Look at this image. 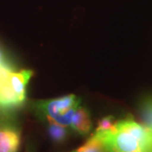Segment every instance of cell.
Returning <instances> with one entry per match:
<instances>
[{
	"label": "cell",
	"instance_id": "9",
	"mask_svg": "<svg viewBox=\"0 0 152 152\" xmlns=\"http://www.w3.org/2000/svg\"><path fill=\"white\" fill-rule=\"evenodd\" d=\"M9 64V63L5 58V56L4 54L2 49L0 48V64Z\"/></svg>",
	"mask_w": 152,
	"mask_h": 152
},
{
	"label": "cell",
	"instance_id": "5",
	"mask_svg": "<svg viewBox=\"0 0 152 152\" xmlns=\"http://www.w3.org/2000/svg\"><path fill=\"white\" fill-rule=\"evenodd\" d=\"M140 116L144 125L152 129V96H148L142 99Z\"/></svg>",
	"mask_w": 152,
	"mask_h": 152
},
{
	"label": "cell",
	"instance_id": "6",
	"mask_svg": "<svg viewBox=\"0 0 152 152\" xmlns=\"http://www.w3.org/2000/svg\"><path fill=\"white\" fill-rule=\"evenodd\" d=\"M48 134L53 141L61 143L66 140L68 135V131L65 129V127L62 125L55 123H49Z\"/></svg>",
	"mask_w": 152,
	"mask_h": 152
},
{
	"label": "cell",
	"instance_id": "7",
	"mask_svg": "<svg viewBox=\"0 0 152 152\" xmlns=\"http://www.w3.org/2000/svg\"><path fill=\"white\" fill-rule=\"evenodd\" d=\"M79 152H107L102 144L97 139L92 136L88 141L80 148L78 149Z\"/></svg>",
	"mask_w": 152,
	"mask_h": 152
},
{
	"label": "cell",
	"instance_id": "4",
	"mask_svg": "<svg viewBox=\"0 0 152 152\" xmlns=\"http://www.w3.org/2000/svg\"><path fill=\"white\" fill-rule=\"evenodd\" d=\"M92 127L90 113L85 107L80 106L75 113L71 128L81 135L87 134Z\"/></svg>",
	"mask_w": 152,
	"mask_h": 152
},
{
	"label": "cell",
	"instance_id": "3",
	"mask_svg": "<svg viewBox=\"0 0 152 152\" xmlns=\"http://www.w3.org/2000/svg\"><path fill=\"white\" fill-rule=\"evenodd\" d=\"M20 136L15 128L10 125L0 126V152H17Z\"/></svg>",
	"mask_w": 152,
	"mask_h": 152
},
{
	"label": "cell",
	"instance_id": "1",
	"mask_svg": "<svg viewBox=\"0 0 152 152\" xmlns=\"http://www.w3.org/2000/svg\"><path fill=\"white\" fill-rule=\"evenodd\" d=\"M95 136L108 152H152V129L132 118L119 120Z\"/></svg>",
	"mask_w": 152,
	"mask_h": 152
},
{
	"label": "cell",
	"instance_id": "2",
	"mask_svg": "<svg viewBox=\"0 0 152 152\" xmlns=\"http://www.w3.org/2000/svg\"><path fill=\"white\" fill-rule=\"evenodd\" d=\"M80 100L75 95L64 97L38 101L34 103L36 111L48 123H55L64 127L71 126L75 113L80 106Z\"/></svg>",
	"mask_w": 152,
	"mask_h": 152
},
{
	"label": "cell",
	"instance_id": "8",
	"mask_svg": "<svg viewBox=\"0 0 152 152\" xmlns=\"http://www.w3.org/2000/svg\"><path fill=\"white\" fill-rule=\"evenodd\" d=\"M116 124L113 117L107 116L105 117L98 122V126L96 129V132H102V131H107L112 129Z\"/></svg>",
	"mask_w": 152,
	"mask_h": 152
},
{
	"label": "cell",
	"instance_id": "11",
	"mask_svg": "<svg viewBox=\"0 0 152 152\" xmlns=\"http://www.w3.org/2000/svg\"><path fill=\"white\" fill-rule=\"evenodd\" d=\"M107 152H108V151H107Z\"/></svg>",
	"mask_w": 152,
	"mask_h": 152
},
{
	"label": "cell",
	"instance_id": "10",
	"mask_svg": "<svg viewBox=\"0 0 152 152\" xmlns=\"http://www.w3.org/2000/svg\"><path fill=\"white\" fill-rule=\"evenodd\" d=\"M73 152H79V151H78V150H77V151H73Z\"/></svg>",
	"mask_w": 152,
	"mask_h": 152
}]
</instances>
